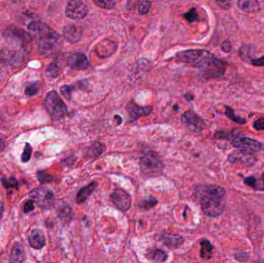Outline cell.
<instances>
[{
  "label": "cell",
  "instance_id": "277c9868",
  "mask_svg": "<svg viewBox=\"0 0 264 263\" xmlns=\"http://www.w3.org/2000/svg\"><path fill=\"white\" fill-rule=\"evenodd\" d=\"M3 36L9 44L22 47L24 49L29 48L33 42V36L30 33L14 26L7 28L4 32Z\"/></svg>",
  "mask_w": 264,
  "mask_h": 263
},
{
  "label": "cell",
  "instance_id": "5b68a950",
  "mask_svg": "<svg viewBox=\"0 0 264 263\" xmlns=\"http://www.w3.org/2000/svg\"><path fill=\"white\" fill-rule=\"evenodd\" d=\"M227 67V63L212 56L209 59L201 69V74L206 79L220 78L224 74Z\"/></svg>",
  "mask_w": 264,
  "mask_h": 263
},
{
  "label": "cell",
  "instance_id": "f6af8a7d",
  "mask_svg": "<svg viewBox=\"0 0 264 263\" xmlns=\"http://www.w3.org/2000/svg\"><path fill=\"white\" fill-rule=\"evenodd\" d=\"M4 212V206L2 201L0 200V220L2 218Z\"/></svg>",
  "mask_w": 264,
  "mask_h": 263
},
{
  "label": "cell",
  "instance_id": "484cf974",
  "mask_svg": "<svg viewBox=\"0 0 264 263\" xmlns=\"http://www.w3.org/2000/svg\"><path fill=\"white\" fill-rule=\"evenodd\" d=\"M201 249H200V256L204 260H210L212 254L213 246L209 240L203 238L200 241Z\"/></svg>",
  "mask_w": 264,
  "mask_h": 263
},
{
  "label": "cell",
  "instance_id": "30bf717a",
  "mask_svg": "<svg viewBox=\"0 0 264 263\" xmlns=\"http://www.w3.org/2000/svg\"><path fill=\"white\" fill-rule=\"evenodd\" d=\"M29 195L42 208H49L52 206L54 199L53 193L47 187H41L36 188L30 191Z\"/></svg>",
  "mask_w": 264,
  "mask_h": 263
},
{
  "label": "cell",
  "instance_id": "d590c367",
  "mask_svg": "<svg viewBox=\"0 0 264 263\" xmlns=\"http://www.w3.org/2000/svg\"><path fill=\"white\" fill-rule=\"evenodd\" d=\"M37 178H38V180L40 181L41 183H47V182H53V181H54L55 179L52 175L46 173V172H44V171L38 172V174H37Z\"/></svg>",
  "mask_w": 264,
  "mask_h": 263
},
{
  "label": "cell",
  "instance_id": "cb8c5ba5",
  "mask_svg": "<svg viewBox=\"0 0 264 263\" xmlns=\"http://www.w3.org/2000/svg\"><path fill=\"white\" fill-rule=\"evenodd\" d=\"M238 7L246 13H256L261 10V2L255 0H242L238 2Z\"/></svg>",
  "mask_w": 264,
  "mask_h": 263
},
{
  "label": "cell",
  "instance_id": "f546056e",
  "mask_svg": "<svg viewBox=\"0 0 264 263\" xmlns=\"http://www.w3.org/2000/svg\"><path fill=\"white\" fill-rule=\"evenodd\" d=\"M60 74V68L55 63H51V65L47 69V75L50 78H57Z\"/></svg>",
  "mask_w": 264,
  "mask_h": 263
},
{
  "label": "cell",
  "instance_id": "e0dca14e",
  "mask_svg": "<svg viewBox=\"0 0 264 263\" xmlns=\"http://www.w3.org/2000/svg\"><path fill=\"white\" fill-rule=\"evenodd\" d=\"M127 110L129 111V120L130 121H134L141 117L149 115L152 113L153 107L151 106H140L136 104L131 103L127 107Z\"/></svg>",
  "mask_w": 264,
  "mask_h": 263
},
{
  "label": "cell",
  "instance_id": "9c48e42d",
  "mask_svg": "<svg viewBox=\"0 0 264 263\" xmlns=\"http://www.w3.org/2000/svg\"><path fill=\"white\" fill-rule=\"evenodd\" d=\"M88 13V9L85 2L79 0H73L67 3L66 16L72 20H83Z\"/></svg>",
  "mask_w": 264,
  "mask_h": 263
},
{
  "label": "cell",
  "instance_id": "4fadbf2b",
  "mask_svg": "<svg viewBox=\"0 0 264 263\" xmlns=\"http://www.w3.org/2000/svg\"><path fill=\"white\" fill-rule=\"evenodd\" d=\"M23 62V55L12 50L0 51V65L6 67H18Z\"/></svg>",
  "mask_w": 264,
  "mask_h": 263
},
{
  "label": "cell",
  "instance_id": "7a4b0ae2",
  "mask_svg": "<svg viewBox=\"0 0 264 263\" xmlns=\"http://www.w3.org/2000/svg\"><path fill=\"white\" fill-rule=\"evenodd\" d=\"M45 106L47 111L53 119H61L67 114V105L58 95L55 90H51L45 99Z\"/></svg>",
  "mask_w": 264,
  "mask_h": 263
},
{
  "label": "cell",
  "instance_id": "ee69618b",
  "mask_svg": "<svg viewBox=\"0 0 264 263\" xmlns=\"http://www.w3.org/2000/svg\"><path fill=\"white\" fill-rule=\"evenodd\" d=\"M232 48L233 47H232L231 43L228 40H225L221 46V49L225 53H230L232 51Z\"/></svg>",
  "mask_w": 264,
  "mask_h": 263
},
{
  "label": "cell",
  "instance_id": "b9f144b4",
  "mask_svg": "<svg viewBox=\"0 0 264 263\" xmlns=\"http://www.w3.org/2000/svg\"><path fill=\"white\" fill-rule=\"evenodd\" d=\"M234 137V134L231 133H226L224 132H217L215 133V138L218 139H230Z\"/></svg>",
  "mask_w": 264,
  "mask_h": 263
},
{
  "label": "cell",
  "instance_id": "74e56055",
  "mask_svg": "<svg viewBox=\"0 0 264 263\" xmlns=\"http://www.w3.org/2000/svg\"><path fill=\"white\" fill-rule=\"evenodd\" d=\"M37 92H38V87L36 83L29 85L25 90V94L27 96H34Z\"/></svg>",
  "mask_w": 264,
  "mask_h": 263
},
{
  "label": "cell",
  "instance_id": "ffe728a7",
  "mask_svg": "<svg viewBox=\"0 0 264 263\" xmlns=\"http://www.w3.org/2000/svg\"><path fill=\"white\" fill-rule=\"evenodd\" d=\"M26 260V252L24 245L20 242H16L9 254V263H24Z\"/></svg>",
  "mask_w": 264,
  "mask_h": 263
},
{
  "label": "cell",
  "instance_id": "3957f363",
  "mask_svg": "<svg viewBox=\"0 0 264 263\" xmlns=\"http://www.w3.org/2000/svg\"><path fill=\"white\" fill-rule=\"evenodd\" d=\"M139 165L141 172L146 176H157L162 172V161L155 152L145 154L140 158Z\"/></svg>",
  "mask_w": 264,
  "mask_h": 263
},
{
  "label": "cell",
  "instance_id": "d6a6232c",
  "mask_svg": "<svg viewBox=\"0 0 264 263\" xmlns=\"http://www.w3.org/2000/svg\"><path fill=\"white\" fill-rule=\"evenodd\" d=\"M183 17L189 23L195 22L199 19V15H198L195 8H192V9H190L189 11L183 15Z\"/></svg>",
  "mask_w": 264,
  "mask_h": 263
},
{
  "label": "cell",
  "instance_id": "8d00e7d4",
  "mask_svg": "<svg viewBox=\"0 0 264 263\" xmlns=\"http://www.w3.org/2000/svg\"><path fill=\"white\" fill-rule=\"evenodd\" d=\"M151 6H152V2H149V1L141 2L138 6V13L141 15L147 14L149 13Z\"/></svg>",
  "mask_w": 264,
  "mask_h": 263
},
{
  "label": "cell",
  "instance_id": "83f0119b",
  "mask_svg": "<svg viewBox=\"0 0 264 263\" xmlns=\"http://www.w3.org/2000/svg\"><path fill=\"white\" fill-rule=\"evenodd\" d=\"M158 203V201L156 200L154 197L149 196V198H144L140 202V208H142L144 209H149L151 208L154 207L156 204Z\"/></svg>",
  "mask_w": 264,
  "mask_h": 263
},
{
  "label": "cell",
  "instance_id": "4dcf8cb0",
  "mask_svg": "<svg viewBox=\"0 0 264 263\" xmlns=\"http://www.w3.org/2000/svg\"><path fill=\"white\" fill-rule=\"evenodd\" d=\"M32 152H33V148L31 147L30 144L26 143L22 155H21V160H22L23 163H27L30 160Z\"/></svg>",
  "mask_w": 264,
  "mask_h": 263
},
{
  "label": "cell",
  "instance_id": "6da1fadb",
  "mask_svg": "<svg viewBox=\"0 0 264 263\" xmlns=\"http://www.w3.org/2000/svg\"><path fill=\"white\" fill-rule=\"evenodd\" d=\"M29 33L35 37L38 45L39 50L42 53H51L60 48L61 40L60 36L51 26L40 22L33 21L28 25Z\"/></svg>",
  "mask_w": 264,
  "mask_h": 263
},
{
  "label": "cell",
  "instance_id": "e575fe53",
  "mask_svg": "<svg viewBox=\"0 0 264 263\" xmlns=\"http://www.w3.org/2000/svg\"><path fill=\"white\" fill-rule=\"evenodd\" d=\"M2 185L7 189L12 187H18V182L14 178H9V179H3L2 180Z\"/></svg>",
  "mask_w": 264,
  "mask_h": 263
},
{
  "label": "cell",
  "instance_id": "bcb514c9",
  "mask_svg": "<svg viewBox=\"0 0 264 263\" xmlns=\"http://www.w3.org/2000/svg\"><path fill=\"white\" fill-rule=\"evenodd\" d=\"M5 148V142L1 137H0V152H2Z\"/></svg>",
  "mask_w": 264,
  "mask_h": 263
},
{
  "label": "cell",
  "instance_id": "8fae6325",
  "mask_svg": "<svg viewBox=\"0 0 264 263\" xmlns=\"http://www.w3.org/2000/svg\"><path fill=\"white\" fill-rule=\"evenodd\" d=\"M181 121L190 131L200 132L206 128L203 120L192 110H187L182 115Z\"/></svg>",
  "mask_w": 264,
  "mask_h": 263
},
{
  "label": "cell",
  "instance_id": "44dd1931",
  "mask_svg": "<svg viewBox=\"0 0 264 263\" xmlns=\"http://www.w3.org/2000/svg\"><path fill=\"white\" fill-rule=\"evenodd\" d=\"M161 239L165 246L172 249H178L184 243V239H183V237L179 235L164 233L161 236Z\"/></svg>",
  "mask_w": 264,
  "mask_h": 263
},
{
  "label": "cell",
  "instance_id": "d4e9b609",
  "mask_svg": "<svg viewBox=\"0 0 264 263\" xmlns=\"http://www.w3.org/2000/svg\"><path fill=\"white\" fill-rule=\"evenodd\" d=\"M244 183L254 190L264 191V171L259 179L253 176L248 177L244 179Z\"/></svg>",
  "mask_w": 264,
  "mask_h": 263
},
{
  "label": "cell",
  "instance_id": "1f68e13d",
  "mask_svg": "<svg viewBox=\"0 0 264 263\" xmlns=\"http://www.w3.org/2000/svg\"><path fill=\"white\" fill-rule=\"evenodd\" d=\"M94 3L96 4L98 7L102 9H113L115 6V2L114 1H107V0H94Z\"/></svg>",
  "mask_w": 264,
  "mask_h": 263
},
{
  "label": "cell",
  "instance_id": "7c38bea8",
  "mask_svg": "<svg viewBox=\"0 0 264 263\" xmlns=\"http://www.w3.org/2000/svg\"><path fill=\"white\" fill-rule=\"evenodd\" d=\"M110 199L114 204V206L122 211H129L132 206V198L130 195L121 188L114 190L110 195Z\"/></svg>",
  "mask_w": 264,
  "mask_h": 263
},
{
  "label": "cell",
  "instance_id": "603a6c76",
  "mask_svg": "<svg viewBox=\"0 0 264 263\" xmlns=\"http://www.w3.org/2000/svg\"><path fill=\"white\" fill-rule=\"evenodd\" d=\"M97 182H92L90 184L86 185L85 187H82L80 191H78L77 195L76 200L78 204L83 203L87 200L89 196L92 194L93 191L96 188Z\"/></svg>",
  "mask_w": 264,
  "mask_h": 263
},
{
  "label": "cell",
  "instance_id": "4316f807",
  "mask_svg": "<svg viewBox=\"0 0 264 263\" xmlns=\"http://www.w3.org/2000/svg\"><path fill=\"white\" fill-rule=\"evenodd\" d=\"M225 115H226V117H228L231 121L237 123V124H239V125H245V124H246V119L242 118V117H239V116L236 115L235 113H234V109L230 107V106H225Z\"/></svg>",
  "mask_w": 264,
  "mask_h": 263
},
{
  "label": "cell",
  "instance_id": "7402d4cb",
  "mask_svg": "<svg viewBox=\"0 0 264 263\" xmlns=\"http://www.w3.org/2000/svg\"><path fill=\"white\" fill-rule=\"evenodd\" d=\"M145 256L148 260L156 263H164L168 259V254L166 252L159 249H149V251H147Z\"/></svg>",
  "mask_w": 264,
  "mask_h": 263
},
{
  "label": "cell",
  "instance_id": "60d3db41",
  "mask_svg": "<svg viewBox=\"0 0 264 263\" xmlns=\"http://www.w3.org/2000/svg\"><path fill=\"white\" fill-rule=\"evenodd\" d=\"M35 208L36 207H35L34 202L33 201L28 200L27 202H26L25 205H24V213L27 214V213L30 212V211H33Z\"/></svg>",
  "mask_w": 264,
  "mask_h": 263
},
{
  "label": "cell",
  "instance_id": "836d02e7",
  "mask_svg": "<svg viewBox=\"0 0 264 263\" xmlns=\"http://www.w3.org/2000/svg\"><path fill=\"white\" fill-rule=\"evenodd\" d=\"M75 89L74 86H70V85H66V86H63L60 88V93H61L62 96L63 98H65L67 101H70L71 98V94L72 91Z\"/></svg>",
  "mask_w": 264,
  "mask_h": 263
},
{
  "label": "cell",
  "instance_id": "ab89813d",
  "mask_svg": "<svg viewBox=\"0 0 264 263\" xmlns=\"http://www.w3.org/2000/svg\"><path fill=\"white\" fill-rule=\"evenodd\" d=\"M253 128L257 131H264V117L256 120L253 123Z\"/></svg>",
  "mask_w": 264,
  "mask_h": 263
},
{
  "label": "cell",
  "instance_id": "2e32d148",
  "mask_svg": "<svg viewBox=\"0 0 264 263\" xmlns=\"http://www.w3.org/2000/svg\"><path fill=\"white\" fill-rule=\"evenodd\" d=\"M89 63L87 56L81 53H73L67 60V66L77 71L86 70L89 67Z\"/></svg>",
  "mask_w": 264,
  "mask_h": 263
},
{
  "label": "cell",
  "instance_id": "7bdbcfd3",
  "mask_svg": "<svg viewBox=\"0 0 264 263\" xmlns=\"http://www.w3.org/2000/svg\"><path fill=\"white\" fill-rule=\"evenodd\" d=\"M250 62L255 67H264V56H261L260 58H255V59H251Z\"/></svg>",
  "mask_w": 264,
  "mask_h": 263
},
{
  "label": "cell",
  "instance_id": "f35d334b",
  "mask_svg": "<svg viewBox=\"0 0 264 263\" xmlns=\"http://www.w3.org/2000/svg\"><path fill=\"white\" fill-rule=\"evenodd\" d=\"M71 213V209H70L69 206H62L60 208V211H59V216L60 218H67L70 216V214Z\"/></svg>",
  "mask_w": 264,
  "mask_h": 263
},
{
  "label": "cell",
  "instance_id": "5bb4252c",
  "mask_svg": "<svg viewBox=\"0 0 264 263\" xmlns=\"http://www.w3.org/2000/svg\"><path fill=\"white\" fill-rule=\"evenodd\" d=\"M229 162L241 163L246 166H252L257 162V158L252 152L238 149L232 152L228 157Z\"/></svg>",
  "mask_w": 264,
  "mask_h": 263
},
{
  "label": "cell",
  "instance_id": "9a60e30c",
  "mask_svg": "<svg viewBox=\"0 0 264 263\" xmlns=\"http://www.w3.org/2000/svg\"><path fill=\"white\" fill-rule=\"evenodd\" d=\"M226 191L223 187L215 184H203L195 187V195L199 198L203 197H220L223 198Z\"/></svg>",
  "mask_w": 264,
  "mask_h": 263
},
{
  "label": "cell",
  "instance_id": "52a82bcc",
  "mask_svg": "<svg viewBox=\"0 0 264 263\" xmlns=\"http://www.w3.org/2000/svg\"><path fill=\"white\" fill-rule=\"evenodd\" d=\"M208 53L209 51L204 50H188L178 53L176 60L180 63H192V66L195 67L208 54Z\"/></svg>",
  "mask_w": 264,
  "mask_h": 263
},
{
  "label": "cell",
  "instance_id": "f1b7e54d",
  "mask_svg": "<svg viewBox=\"0 0 264 263\" xmlns=\"http://www.w3.org/2000/svg\"><path fill=\"white\" fill-rule=\"evenodd\" d=\"M252 47L249 45L242 46L239 51V55L242 60L244 61H249L250 59V55H251ZM251 60V59H250Z\"/></svg>",
  "mask_w": 264,
  "mask_h": 263
},
{
  "label": "cell",
  "instance_id": "d6986e66",
  "mask_svg": "<svg viewBox=\"0 0 264 263\" xmlns=\"http://www.w3.org/2000/svg\"><path fill=\"white\" fill-rule=\"evenodd\" d=\"M29 243L33 249H41L46 244V238L44 233L38 229L31 231L29 236Z\"/></svg>",
  "mask_w": 264,
  "mask_h": 263
},
{
  "label": "cell",
  "instance_id": "8992f818",
  "mask_svg": "<svg viewBox=\"0 0 264 263\" xmlns=\"http://www.w3.org/2000/svg\"><path fill=\"white\" fill-rule=\"evenodd\" d=\"M202 210L206 215L215 218L223 212L225 205L220 197H203L199 198Z\"/></svg>",
  "mask_w": 264,
  "mask_h": 263
},
{
  "label": "cell",
  "instance_id": "ac0fdd59",
  "mask_svg": "<svg viewBox=\"0 0 264 263\" xmlns=\"http://www.w3.org/2000/svg\"><path fill=\"white\" fill-rule=\"evenodd\" d=\"M81 36V29L75 24L67 26L63 29V37L70 44H76L80 41Z\"/></svg>",
  "mask_w": 264,
  "mask_h": 263
},
{
  "label": "cell",
  "instance_id": "ba28073f",
  "mask_svg": "<svg viewBox=\"0 0 264 263\" xmlns=\"http://www.w3.org/2000/svg\"><path fill=\"white\" fill-rule=\"evenodd\" d=\"M231 144L234 148L244 150L252 153L261 152L264 150V144L262 143L247 137H235L233 139Z\"/></svg>",
  "mask_w": 264,
  "mask_h": 263
}]
</instances>
